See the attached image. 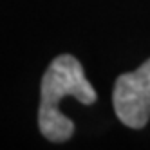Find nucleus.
Here are the masks:
<instances>
[{
  "mask_svg": "<svg viewBox=\"0 0 150 150\" xmlns=\"http://www.w3.org/2000/svg\"><path fill=\"white\" fill-rule=\"evenodd\" d=\"M65 96H72L83 105L96 101V91L85 76L81 63L71 54H62L52 60L40 87V132L54 143L67 141L74 134V123L60 110V103Z\"/></svg>",
  "mask_w": 150,
  "mask_h": 150,
  "instance_id": "f257e3e1",
  "label": "nucleus"
},
{
  "mask_svg": "<svg viewBox=\"0 0 150 150\" xmlns=\"http://www.w3.org/2000/svg\"><path fill=\"white\" fill-rule=\"evenodd\" d=\"M114 112L123 125L143 128L150 120V60L134 72L116 80L112 92Z\"/></svg>",
  "mask_w": 150,
  "mask_h": 150,
  "instance_id": "f03ea898",
  "label": "nucleus"
}]
</instances>
